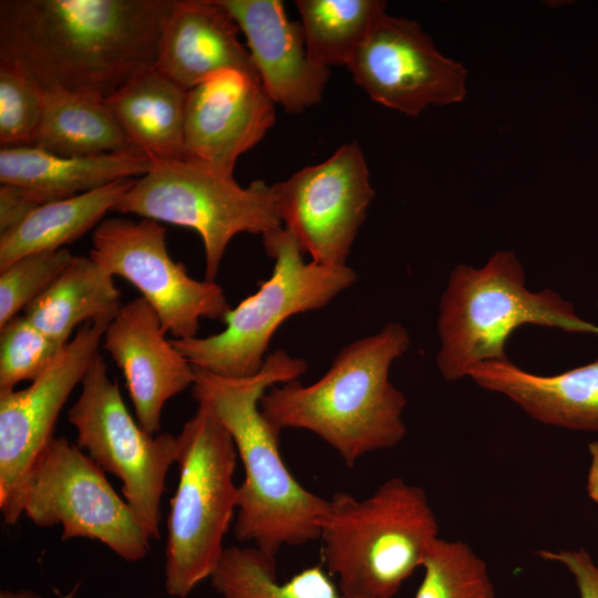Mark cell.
Instances as JSON below:
<instances>
[{
    "label": "cell",
    "instance_id": "cell-1",
    "mask_svg": "<svg viewBox=\"0 0 598 598\" xmlns=\"http://www.w3.org/2000/svg\"><path fill=\"white\" fill-rule=\"evenodd\" d=\"M174 0H1L0 61L43 90L109 97L155 66Z\"/></svg>",
    "mask_w": 598,
    "mask_h": 598
},
{
    "label": "cell",
    "instance_id": "cell-2",
    "mask_svg": "<svg viewBox=\"0 0 598 598\" xmlns=\"http://www.w3.org/2000/svg\"><path fill=\"white\" fill-rule=\"evenodd\" d=\"M308 364L282 349L269 353L260 371L229 378L195 369L193 395L226 427L244 468L238 485L234 536L275 556L285 546L319 539L328 499L303 487L280 453V432L260 410L272 385L298 380Z\"/></svg>",
    "mask_w": 598,
    "mask_h": 598
},
{
    "label": "cell",
    "instance_id": "cell-3",
    "mask_svg": "<svg viewBox=\"0 0 598 598\" xmlns=\"http://www.w3.org/2000/svg\"><path fill=\"white\" fill-rule=\"evenodd\" d=\"M410 343L405 327L386 323L341 349L316 382L272 385L260 410L280 430L318 435L353 467L363 455L394 447L406 434V398L390 381V369Z\"/></svg>",
    "mask_w": 598,
    "mask_h": 598
},
{
    "label": "cell",
    "instance_id": "cell-4",
    "mask_svg": "<svg viewBox=\"0 0 598 598\" xmlns=\"http://www.w3.org/2000/svg\"><path fill=\"white\" fill-rule=\"evenodd\" d=\"M436 538L425 492L398 476L362 499L334 493L319 536L323 566L346 598H393Z\"/></svg>",
    "mask_w": 598,
    "mask_h": 598
},
{
    "label": "cell",
    "instance_id": "cell-5",
    "mask_svg": "<svg viewBox=\"0 0 598 598\" xmlns=\"http://www.w3.org/2000/svg\"><path fill=\"white\" fill-rule=\"evenodd\" d=\"M526 324L598 336V326L555 290H529L514 251H496L478 268L457 264L439 303V372L454 382L483 362L506 359L508 337Z\"/></svg>",
    "mask_w": 598,
    "mask_h": 598
},
{
    "label": "cell",
    "instance_id": "cell-6",
    "mask_svg": "<svg viewBox=\"0 0 598 598\" xmlns=\"http://www.w3.org/2000/svg\"><path fill=\"white\" fill-rule=\"evenodd\" d=\"M176 439L178 483L167 518L164 585L168 595L186 598L212 576L225 550L223 539L237 511L238 454L229 432L203 403Z\"/></svg>",
    "mask_w": 598,
    "mask_h": 598
},
{
    "label": "cell",
    "instance_id": "cell-7",
    "mask_svg": "<svg viewBox=\"0 0 598 598\" xmlns=\"http://www.w3.org/2000/svg\"><path fill=\"white\" fill-rule=\"evenodd\" d=\"M261 237L275 261L271 276L227 312L223 331L172 340L194 368L229 378L255 375L275 332L288 318L323 308L358 279L347 265L306 262L299 243L283 226Z\"/></svg>",
    "mask_w": 598,
    "mask_h": 598
},
{
    "label": "cell",
    "instance_id": "cell-8",
    "mask_svg": "<svg viewBox=\"0 0 598 598\" xmlns=\"http://www.w3.org/2000/svg\"><path fill=\"white\" fill-rule=\"evenodd\" d=\"M116 212L194 229L205 250V279L215 281L230 240L240 233L266 235L282 227L272 186L185 161L153 162L117 204Z\"/></svg>",
    "mask_w": 598,
    "mask_h": 598
},
{
    "label": "cell",
    "instance_id": "cell-9",
    "mask_svg": "<svg viewBox=\"0 0 598 598\" xmlns=\"http://www.w3.org/2000/svg\"><path fill=\"white\" fill-rule=\"evenodd\" d=\"M80 385L79 398L68 411L78 434L76 446L121 480L125 502L137 523L151 539H157L166 474L178 455L176 436L167 432L152 435L141 427L100 353Z\"/></svg>",
    "mask_w": 598,
    "mask_h": 598
},
{
    "label": "cell",
    "instance_id": "cell-10",
    "mask_svg": "<svg viewBox=\"0 0 598 598\" xmlns=\"http://www.w3.org/2000/svg\"><path fill=\"white\" fill-rule=\"evenodd\" d=\"M23 514L40 527L62 526V540L103 543L126 561L143 559L150 537L104 471L65 437H53L34 466Z\"/></svg>",
    "mask_w": 598,
    "mask_h": 598
},
{
    "label": "cell",
    "instance_id": "cell-11",
    "mask_svg": "<svg viewBox=\"0 0 598 598\" xmlns=\"http://www.w3.org/2000/svg\"><path fill=\"white\" fill-rule=\"evenodd\" d=\"M89 256L134 285L174 339L197 337L202 319L223 320L231 309L220 285L192 278L169 256L159 221L106 218L93 230Z\"/></svg>",
    "mask_w": 598,
    "mask_h": 598
},
{
    "label": "cell",
    "instance_id": "cell-12",
    "mask_svg": "<svg viewBox=\"0 0 598 598\" xmlns=\"http://www.w3.org/2000/svg\"><path fill=\"white\" fill-rule=\"evenodd\" d=\"M112 319L84 323L28 388L0 392V509L7 524H16L23 514L29 477L54 437L66 400L99 353Z\"/></svg>",
    "mask_w": 598,
    "mask_h": 598
},
{
    "label": "cell",
    "instance_id": "cell-13",
    "mask_svg": "<svg viewBox=\"0 0 598 598\" xmlns=\"http://www.w3.org/2000/svg\"><path fill=\"white\" fill-rule=\"evenodd\" d=\"M271 186L282 226L311 261L346 266L375 195L360 145L343 144L324 162Z\"/></svg>",
    "mask_w": 598,
    "mask_h": 598
},
{
    "label": "cell",
    "instance_id": "cell-14",
    "mask_svg": "<svg viewBox=\"0 0 598 598\" xmlns=\"http://www.w3.org/2000/svg\"><path fill=\"white\" fill-rule=\"evenodd\" d=\"M375 102L409 116L462 102L468 72L443 55L417 22L383 12L346 65Z\"/></svg>",
    "mask_w": 598,
    "mask_h": 598
},
{
    "label": "cell",
    "instance_id": "cell-15",
    "mask_svg": "<svg viewBox=\"0 0 598 598\" xmlns=\"http://www.w3.org/2000/svg\"><path fill=\"white\" fill-rule=\"evenodd\" d=\"M275 120V102L259 78L219 71L187 93L182 161L234 177L238 157L265 137Z\"/></svg>",
    "mask_w": 598,
    "mask_h": 598
},
{
    "label": "cell",
    "instance_id": "cell-16",
    "mask_svg": "<svg viewBox=\"0 0 598 598\" xmlns=\"http://www.w3.org/2000/svg\"><path fill=\"white\" fill-rule=\"evenodd\" d=\"M102 346L123 373L138 424L148 434H158L164 405L193 386L194 367L166 339L157 313L142 297L122 305Z\"/></svg>",
    "mask_w": 598,
    "mask_h": 598
},
{
    "label": "cell",
    "instance_id": "cell-17",
    "mask_svg": "<svg viewBox=\"0 0 598 598\" xmlns=\"http://www.w3.org/2000/svg\"><path fill=\"white\" fill-rule=\"evenodd\" d=\"M243 31L261 84L287 113L318 104L330 69L308 56L301 22L289 20L279 0H219Z\"/></svg>",
    "mask_w": 598,
    "mask_h": 598
},
{
    "label": "cell",
    "instance_id": "cell-18",
    "mask_svg": "<svg viewBox=\"0 0 598 598\" xmlns=\"http://www.w3.org/2000/svg\"><path fill=\"white\" fill-rule=\"evenodd\" d=\"M239 31L219 0H174L162 22L155 68L187 91L223 70L259 78Z\"/></svg>",
    "mask_w": 598,
    "mask_h": 598
},
{
    "label": "cell",
    "instance_id": "cell-19",
    "mask_svg": "<svg viewBox=\"0 0 598 598\" xmlns=\"http://www.w3.org/2000/svg\"><path fill=\"white\" fill-rule=\"evenodd\" d=\"M468 378L505 395L542 424L598 431V360L559 374L540 375L506 358L478 364Z\"/></svg>",
    "mask_w": 598,
    "mask_h": 598
},
{
    "label": "cell",
    "instance_id": "cell-20",
    "mask_svg": "<svg viewBox=\"0 0 598 598\" xmlns=\"http://www.w3.org/2000/svg\"><path fill=\"white\" fill-rule=\"evenodd\" d=\"M153 161L142 153L62 156L35 146L0 148V184L30 190L43 204L74 197L121 179L142 177Z\"/></svg>",
    "mask_w": 598,
    "mask_h": 598
},
{
    "label": "cell",
    "instance_id": "cell-21",
    "mask_svg": "<svg viewBox=\"0 0 598 598\" xmlns=\"http://www.w3.org/2000/svg\"><path fill=\"white\" fill-rule=\"evenodd\" d=\"M187 93L154 66L105 101L135 151L153 162L182 161Z\"/></svg>",
    "mask_w": 598,
    "mask_h": 598
},
{
    "label": "cell",
    "instance_id": "cell-22",
    "mask_svg": "<svg viewBox=\"0 0 598 598\" xmlns=\"http://www.w3.org/2000/svg\"><path fill=\"white\" fill-rule=\"evenodd\" d=\"M136 178L121 179L74 197L40 205L19 226L0 236V270L34 252L53 251L104 220Z\"/></svg>",
    "mask_w": 598,
    "mask_h": 598
},
{
    "label": "cell",
    "instance_id": "cell-23",
    "mask_svg": "<svg viewBox=\"0 0 598 598\" xmlns=\"http://www.w3.org/2000/svg\"><path fill=\"white\" fill-rule=\"evenodd\" d=\"M33 146L62 156L140 153L127 141L104 97L62 89L44 90Z\"/></svg>",
    "mask_w": 598,
    "mask_h": 598
},
{
    "label": "cell",
    "instance_id": "cell-24",
    "mask_svg": "<svg viewBox=\"0 0 598 598\" xmlns=\"http://www.w3.org/2000/svg\"><path fill=\"white\" fill-rule=\"evenodd\" d=\"M122 307L114 277L90 256H74L23 315L54 341L66 344L75 328L113 318Z\"/></svg>",
    "mask_w": 598,
    "mask_h": 598
},
{
    "label": "cell",
    "instance_id": "cell-25",
    "mask_svg": "<svg viewBox=\"0 0 598 598\" xmlns=\"http://www.w3.org/2000/svg\"><path fill=\"white\" fill-rule=\"evenodd\" d=\"M209 579L220 598H346L323 565L279 582L276 557L255 546L226 547Z\"/></svg>",
    "mask_w": 598,
    "mask_h": 598
},
{
    "label": "cell",
    "instance_id": "cell-26",
    "mask_svg": "<svg viewBox=\"0 0 598 598\" xmlns=\"http://www.w3.org/2000/svg\"><path fill=\"white\" fill-rule=\"evenodd\" d=\"M306 49L317 65H347L375 20L385 12L382 0H298Z\"/></svg>",
    "mask_w": 598,
    "mask_h": 598
},
{
    "label": "cell",
    "instance_id": "cell-27",
    "mask_svg": "<svg viewBox=\"0 0 598 598\" xmlns=\"http://www.w3.org/2000/svg\"><path fill=\"white\" fill-rule=\"evenodd\" d=\"M415 598H495L486 563L464 542L436 538Z\"/></svg>",
    "mask_w": 598,
    "mask_h": 598
},
{
    "label": "cell",
    "instance_id": "cell-28",
    "mask_svg": "<svg viewBox=\"0 0 598 598\" xmlns=\"http://www.w3.org/2000/svg\"><path fill=\"white\" fill-rule=\"evenodd\" d=\"M43 87L21 66L0 61L1 147L33 146L43 113Z\"/></svg>",
    "mask_w": 598,
    "mask_h": 598
},
{
    "label": "cell",
    "instance_id": "cell-29",
    "mask_svg": "<svg viewBox=\"0 0 598 598\" xmlns=\"http://www.w3.org/2000/svg\"><path fill=\"white\" fill-rule=\"evenodd\" d=\"M65 344L59 343L18 315L0 328V392L33 381L54 361Z\"/></svg>",
    "mask_w": 598,
    "mask_h": 598
},
{
    "label": "cell",
    "instance_id": "cell-30",
    "mask_svg": "<svg viewBox=\"0 0 598 598\" xmlns=\"http://www.w3.org/2000/svg\"><path fill=\"white\" fill-rule=\"evenodd\" d=\"M73 258L66 248L34 252L0 270V328L40 297Z\"/></svg>",
    "mask_w": 598,
    "mask_h": 598
},
{
    "label": "cell",
    "instance_id": "cell-31",
    "mask_svg": "<svg viewBox=\"0 0 598 598\" xmlns=\"http://www.w3.org/2000/svg\"><path fill=\"white\" fill-rule=\"evenodd\" d=\"M537 555L565 566L576 581L580 598H598V566L585 549H539Z\"/></svg>",
    "mask_w": 598,
    "mask_h": 598
},
{
    "label": "cell",
    "instance_id": "cell-32",
    "mask_svg": "<svg viewBox=\"0 0 598 598\" xmlns=\"http://www.w3.org/2000/svg\"><path fill=\"white\" fill-rule=\"evenodd\" d=\"M43 203L30 190L10 184L0 186V236L19 226Z\"/></svg>",
    "mask_w": 598,
    "mask_h": 598
},
{
    "label": "cell",
    "instance_id": "cell-33",
    "mask_svg": "<svg viewBox=\"0 0 598 598\" xmlns=\"http://www.w3.org/2000/svg\"><path fill=\"white\" fill-rule=\"evenodd\" d=\"M590 464L587 474L586 488L588 496L598 504V442L588 444Z\"/></svg>",
    "mask_w": 598,
    "mask_h": 598
},
{
    "label": "cell",
    "instance_id": "cell-34",
    "mask_svg": "<svg viewBox=\"0 0 598 598\" xmlns=\"http://www.w3.org/2000/svg\"><path fill=\"white\" fill-rule=\"evenodd\" d=\"M0 598H42L34 591L21 589L18 591L1 590Z\"/></svg>",
    "mask_w": 598,
    "mask_h": 598
}]
</instances>
